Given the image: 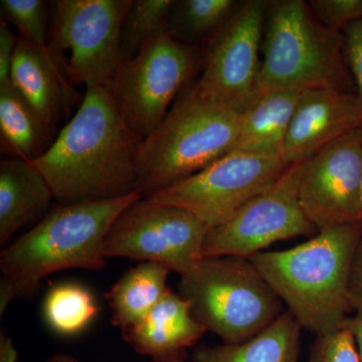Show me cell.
Listing matches in <instances>:
<instances>
[{
    "label": "cell",
    "mask_w": 362,
    "mask_h": 362,
    "mask_svg": "<svg viewBox=\"0 0 362 362\" xmlns=\"http://www.w3.org/2000/svg\"><path fill=\"white\" fill-rule=\"evenodd\" d=\"M142 140L123 120L109 88H93L33 163L59 204L118 199L139 190L135 159Z\"/></svg>",
    "instance_id": "cell-1"
},
{
    "label": "cell",
    "mask_w": 362,
    "mask_h": 362,
    "mask_svg": "<svg viewBox=\"0 0 362 362\" xmlns=\"http://www.w3.org/2000/svg\"><path fill=\"white\" fill-rule=\"evenodd\" d=\"M144 197L140 190L107 201L59 204L4 247L0 256V317L16 299H30L51 274L106 266L104 243L117 218Z\"/></svg>",
    "instance_id": "cell-2"
},
{
    "label": "cell",
    "mask_w": 362,
    "mask_h": 362,
    "mask_svg": "<svg viewBox=\"0 0 362 362\" xmlns=\"http://www.w3.org/2000/svg\"><path fill=\"white\" fill-rule=\"evenodd\" d=\"M361 237L362 221L345 223L291 249L250 259L301 327L320 337L341 329L354 313L349 276Z\"/></svg>",
    "instance_id": "cell-3"
},
{
    "label": "cell",
    "mask_w": 362,
    "mask_h": 362,
    "mask_svg": "<svg viewBox=\"0 0 362 362\" xmlns=\"http://www.w3.org/2000/svg\"><path fill=\"white\" fill-rule=\"evenodd\" d=\"M240 117L202 89L199 81L190 83L138 148V189L147 197L230 153L239 136Z\"/></svg>",
    "instance_id": "cell-4"
},
{
    "label": "cell",
    "mask_w": 362,
    "mask_h": 362,
    "mask_svg": "<svg viewBox=\"0 0 362 362\" xmlns=\"http://www.w3.org/2000/svg\"><path fill=\"white\" fill-rule=\"evenodd\" d=\"M259 92L352 90L342 33L324 26L304 0L269 1Z\"/></svg>",
    "instance_id": "cell-5"
},
{
    "label": "cell",
    "mask_w": 362,
    "mask_h": 362,
    "mask_svg": "<svg viewBox=\"0 0 362 362\" xmlns=\"http://www.w3.org/2000/svg\"><path fill=\"white\" fill-rule=\"evenodd\" d=\"M178 294L195 320L226 344L246 341L284 313L280 298L242 257H204L180 275Z\"/></svg>",
    "instance_id": "cell-6"
},
{
    "label": "cell",
    "mask_w": 362,
    "mask_h": 362,
    "mask_svg": "<svg viewBox=\"0 0 362 362\" xmlns=\"http://www.w3.org/2000/svg\"><path fill=\"white\" fill-rule=\"evenodd\" d=\"M202 69V49L176 42L166 26L120 64L108 88L128 127L145 139Z\"/></svg>",
    "instance_id": "cell-7"
},
{
    "label": "cell",
    "mask_w": 362,
    "mask_h": 362,
    "mask_svg": "<svg viewBox=\"0 0 362 362\" xmlns=\"http://www.w3.org/2000/svg\"><path fill=\"white\" fill-rule=\"evenodd\" d=\"M133 0H56L47 49L71 85L108 87L121 64L120 33Z\"/></svg>",
    "instance_id": "cell-8"
},
{
    "label": "cell",
    "mask_w": 362,
    "mask_h": 362,
    "mask_svg": "<svg viewBox=\"0 0 362 362\" xmlns=\"http://www.w3.org/2000/svg\"><path fill=\"white\" fill-rule=\"evenodd\" d=\"M290 166L280 156L232 151L185 180L145 197L185 209L213 228L271 187Z\"/></svg>",
    "instance_id": "cell-9"
},
{
    "label": "cell",
    "mask_w": 362,
    "mask_h": 362,
    "mask_svg": "<svg viewBox=\"0 0 362 362\" xmlns=\"http://www.w3.org/2000/svg\"><path fill=\"white\" fill-rule=\"evenodd\" d=\"M209 230L189 211L143 197L117 218L105 240L104 254L107 259L153 262L182 275L204 258Z\"/></svg>",
    "instance_id": "cell-10"
},
{
    "label": "cell",
    "mask_w": 362,
    "mask_h": 362,
    "mask_svg": "<svg viewBox=\"0 0 362 362\" xmlns=\"http://www.w3.org/2000/svg\"><path fill=\"white\" fill-rule=\"evenodd\" d=\"M303 164H292L271 187L247 202L230 220L211 228L204 240V257L250 259L281 240L314 237L318 230L299 201Z\"/></svg>",
    "instance_id": "cell-11"
},
{
    "label": "cell",
    "mask_w": 362,
    "mask_h": 362,
    "mask_svg": "<svg viewBox=\"0 0 362 362\" xmlns=\"http://www.w3.org/2000/svg\"><path fill=\"white\" fill-rule=\"evenodd\" d=\"M267 0L242 2L206 40L199 84L221 103L243 114L261 92L259 52L263 42Z\"/></svg>",
    "instance_id": "cell-12"
},
{
    "label": "cell",
    "mask_w": 362,
    "mask_h": 362,
    "mask_svg": "<svg viewBox=\"0 0 362 362\" xmlns=\"http://www.w3.org/2000/svg\"><path fill=\"white\" fill-rule=\"evenodd\" d=\"M299 201L318 232L362 221V128L304 161Z\"/></svg>",
    "instance_id": "cell-13"
},
{
    "label": "cell",
    "mask_w": 362,
    "mask_h": 362,
    "mask_svg": "<svg viewBox=\"0 0 362 362\" xmlns=\"http://www.w3.org/2000/svg\"><path fill=\"white\" fill-rule=\"evenodd\" d=\"M359 128L362 113L356 92L339 88L305 90L298 100L281 156L289 165L307 160Z\"/></svg>",
    "instance_id": "cell-14"
},
{
    "label": "cell",
    "mask_w": 362,
    "mask_h": 362,
    "mask_svg": "<svg viewBox=\"0 0 362 362\" xmlns=\"http://www.w3.org/2000/svg\"><path fill=\"white\" fill-rule=\"evenodd\" d=\"M9 80L57 132L73 106L76 92L47 47H39L20 37L11 62Z\"/></svg>",
    "instance_id": "cell-15"
},
{
    "label": "cell",
    "mask_w": 362,
    "mask_h": 362,
    "mask_svg": "<svg viewBox=\"0 0 362 362\" xmlns=\"http://www.w3.org/2000/svg\"><path fill=\"white\" fill-rule=\"evenodd\" d=\"M56 201L52 187L33 162L16 156L0 161V247L16 233L37 225ZM33 225V226H35Z\"/></svg>",
    "instance_id": "cell-16"
},
{
    "label": "cell",
    "mask_w": 362,
    "mask_h": 362,
    "mask_svg": "<svg viewBox=\"0 0 362 362\" xmlns=\"http://www.w3.org/2000/svg\"><path fill=\"white\" fill-rule=\"evenodd\" d=\"M206 332L187 300L168 289L146 318L122 335L136 351L161 361L182 358L185 349Z\"/></svg>",
    "instance_id": "cell-17"
},
{
    "label": "cell",
    "mask_w": 362,
    "mask_h": 362,
    "mask_svg": "<svg viewBox=\"0 0 362 362\" xmlns=\"http://www.w3.org/2000/svg\"><path fill=\"white\" fill-rule=\"evenodd\" d=\"M301 93L293 90L261 93L251 108L240 117L239 136L233 151L282 157L286 136Z\"/></svg>",
    "instance_id": "cell-18"
},
{
    "label": "cell",
    "mask_w": 362,
    "mask_h": 362,
    "mask_svg": "<svg viewBox=\"0 0 362 362\" xmlns=\"http://www.w3.org/2000/svg\"><path fill=\"white\" fill-rule=\"evenodd\" d=\"M1 151L33 162L44 156L59 133L45 122L11 80L0 84Z\"/></svg>",
    "instance_id": "cell-19"
},
{
    "label": "cell",
    "mask_w": 362,
    "mask_h": 362,
    "mask_svg": "<svg viewBox=\"0 0 362 362\" xmlns=\"http://www.w3.org/2000/svg\"><path fill=\"white\" fill-rule=\"evenodd\" d=\"M301 327L290 312L254 337L238 344L199 347L195 362H299Z\"/></svg>",
    "instance_id": "cell-20"
},
{
    "label": "cell",
    "mask_w": 362,
    "mask_h": 362,
    "mask_svg": "<svg viewBox=\"0 0 362 362\" xmlns=\"http://www.w3.org/2000/svg\"><path fill=\"white\" fill-rule=\"evenodd\" d=\"M170 270L153 262L131 268L105 295L112 310V323L121 331L144 320L165 295Z\"/></svg>",
    "instance_id": "cell-21"
},
{
    "label": "cell",
    "mask_w": 362,
    "mask_h": 362,
    "mask_svg": "<svg viewBox=\"0 0 362 362\" xmlns=\"http://www.w3.org/2000/svg\"><path fill=\"white\" fill-rule=\"evenodd\" d=\"M240 6L235 0H175L166 21L170 37L197 47L221 28Z\"/></svg>",
    "instance_id": "cell-22"
},
{
    "label": "cell",
    "mask_w": 362,
    "mask_h": 362,
    "mask_svg": "<svg viewBox=\"0 0 362 362\" xmlns=\"http://www.w3.org/2000/svg\"><path fill=\"white\" fill-rule=\"evenodd\" d=\"M98 311L94 295L84 286L73 283L54 286L44 301L45 322L65 337L84 331L96 318Z\"/></svg>",
    "instance_id": "cell-23"
},
{
    "label": "cell",
    "mask_w": 362,
    "mask_h": 362,
    "mask_svg": "<svg viewBox=\"0 0 362 362\" xmlns=\"http://www.w3.org/2000/svg\"><path fill=\"white\" fill-rule=\"evenodd\" d=\"M175 0H133L120 33L121 63L134 58L144 45L166 28Z\"/></svg>",
    "instance_id": "cell-24"
},
{
    "label": "cell",
    "mask_w": 362,
    "mask_h": 362,
    "mask_svg": "<svg viewBox=\"0 0 362 362\" xmlns=\"http://www.w3.org/2000/svg\"><path fill=\"white\" fill-rule=\"evenodd\" d=\"M1 21L11 23L20 32L21 39L39 47L49 44L52 4L45 0H1Z\"/></svg>",
    "instance_id": "cell-25"
},
{
    "label": "cell",
    "mask_w": 362,
    "mask_h": 362,
    "mask_svg": "<svg viewBox=\"0 0 362 362\" xmlns=\"http://www.w3.org/2000/svg\"><path fill=\"white\" fill-rule=\"evenodd\" d=\"M306 362H359L354 338L345 327L316 337Z\"/></svg>",
    "instance_id": "cell-26"
},
{
    "label": "cell",
    "mask_w": 362,
    "mask_h": 362,
    "mask_svg": "<svg viewBox=\"0 0 362 362\" xmlns=\"http://www.w3.org/2000/svg\"><path fill=\"white\" fill-rule=\"evenodd\" d=\"M308 4L319 21L334 32L342 33L362 18V0H311Z\"/></svg>",
    "instance_id": "cell-27"
},
{
    "label": "cell",
    "mask_w": 362,
    "mask_h": 362,
    "mask_svg": "<svg viewBox=\"0 0 362 362\" xmlns=\"http://www.w3.org/2000/svg\"><path fill=\"white\" fill-rule=\"evenodd\" d=\"M345 58L356 88V96L362 113V18L342 32Z\"/></svg>",
    "instance_id": "cell-28"
},
{
    "label": "cell",
    "mask_w": 362,
    "mask_h": 362,
    "mask_svg": "<svg viewBox=\"0 0 362 362\" xmlns=\"http://www.w3.org/2000/svg\"><path fill=\"white\" fill-rule=\"evenodd\" d=\"M20 37H16L8 23L0 21V84L9 80L11 62Z\"/></svg>",
    "instance_id": "cell-29"
},
{
    "label": "cell",
    "mask_w": 362,
    "mask_h": 362,
    "mask_svg": "<svg viewBox=\"0 0 362 362\" xmlns=\"http://www.w3.org/2000/svg\"><path fill=\"white\" fill-rule=\"evenodd\" d=\"M349 292L352 309L354 312L362 311V237L352 259Z\"/></svg>",
    "instance_id": "cell-30"
},
{
    "label": "cell",
    "mask_w": 362,
    "mask_h": 362,
    "mask_svg": "<svg viewBox=\"0 0 362 362\" xmlns=\"http://www.w3.org/2000/svg\"><path fill=\"white\" fill-rule=\"evenodd\" d=\"M349 331L356 344L359 362H362V311L354 312L345 321L344 326Z\"/></svg>",
    "instance_id": "cell-31"
},
{
    "label": "cell",
    "mask_w": 362,
    "mask_h": 362,
    "mask_svg": "<svg viewBox=\"0 0 362 362\" xmlns=\"http://www.w3.org/2000/svg\"><path fill=\"white\" fill-rule=\"evenodd\" d=\"M18 351L14 347L13 339L6 334V331L0 333V362H16Z\"/></svg>",
    "instance_id": "cell-32"
},
{
    "label": "cell",
    "mask_w": 362,
    "mask_h": 362,
    "mask_svg": "<svg viewBox=\"0 0 362 362\" xmlns=\"http://www.w3.org/2000/svg\"><path fill=\"white\" fill-rule=\"evenodd\" d=\"M47 362H78L73 357L66 356V354H56L51 357Z\"/></svg>",
    "instance_id": "cell-33"
},
{
    "label": "cell",
    "mask_w": 362,
    "mask_h": 362,
    "mask_svg": "<svg viewBox=\"0 0 362 362\" xmlns=\"http://www.w3.org/2000/svg\"><path fill=\"white\" fill-rule=\"evenodd\" d=\"M154 362H185L183 361V358H177V359H171V361H154Z\"/></svg>",
    "instance_id": "cell-34"
}]
</instances>
